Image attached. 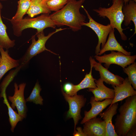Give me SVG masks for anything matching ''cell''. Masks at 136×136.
<instances>
[{
    "mask_svg": "<svg viewBox=\"0 0 136 136\" xmlns=\"http://www.w3.org/2000/svg\"><path fill=\"white\" fill-rule=\"evenodd\" d=\"M85 0H68L61 9L50 15L56 26H68L73 31H77L82 28V24L86 17L80 12Z\"/></svg>",
    "mask_w": 136,
    "mask_h": 136,
    "instance_id": "obj_1",
    "label": "cell"
},
{
    "mask_svg": "<svg viewBox=\"0 0 136 136\" xmlns=\"http://www.w3.org/2000/svg\"><path fill=\"white\" fill-rule=\"evenodd\" d=\"M125 99L115 120L114 128L118 136H126L130 130L136 128V95Z\"/></svg>",
    "mask_w": 136,
    "mask_h": 136,
    "instance_id": "obj_2",
    "label": "cell"
},
{
    "mask_svg": "<svg viewBox=\"0 0 136 136\" xmlns=\"http://www.w3.org/2000/svg\"><path fill=\"white\" fill-rule=\"evenodd\" d=\"M12 25L14 35L17 37L21 36L22 31L26 28L36 29L37 32L43 31L47 27L55 28L56 26L51 18L49 14H42L36 17H26L18 21L8 19Z\"/></svg>",
    "mask_w": 136,
    "mask_h": 136,
    "instance_id": "obj_3",
    "label": "cell"
},
{
    "mask_svg": "<svg viewBox=\"0 0 136 136\" xmlns=\"http://www.w3.org/2000/svg\"><path fill=\"white\" fill-rule=\"evenodd\" d=\"M112 6L108 8L100 7L93 10L97 13V15L103 18L106 17L110 21V24L113 28H116L120 33L121 39L127 40L126 36L124 33L121 26L124 16L122 12L124 4L123 0H112Z\"/></svg>",
    "mask_w": 136,
    "mask_h": 136,
    "instance_id": "obj_4",
    "label": "cell"
},
{
    "mask_svg": "<svg viewBox=\"0 0 136 136\" xmlns=\"http://www.w3.org/2000/svg\"><path fill=\"white\" fill-rule=\"evenodd\" d=\"M66 28H60L50 33L47 36L45 35L43 31L37 32L35 35L31 37V43L23 56L19 59L20 65L22 67L27 64L33 57L44 51H47L54 54L55 53L47 49L45 44L48 40L54 33Z\"/></svg>",
    "mask_w": 136,
    "mask_h": 136,
    "instance_id": "obj_5",
    "label": "cell"
},
{
    "mask_svg": "<svg viewBox=\"0 0 136 136\" xmlns=\"http://www.w3.org/2000/svg\"><path fill=\"white\" fill-rule=\"evenodd\" d=\"M94 57L99 63H105L104 66L107 69L112 64L118 65L123 69L135 62L136 55L127 56L120 52L111 51L110 53L102 56L96 55Z\"/></svg>",
    "mask_w": 136,
    "mask_h": 136,
    "instance_id": "obj_6",
    "label": "cell"
},
{
    "mask_svg": "<svg viewBox=\"0 0 136 136\" xmlns=\"http://www.w3.org/2000/svg\"><path fill=\"white\" fill-rule=\"evenodd\" d=\"M82 7L83 8L89 20V22H83L82 26H85L91 28L95 33L98 38V43L95 51V54L97 55L100 50L101 44L102 48L106 43L107 37L113 28L110 24L104 25L96 22L91 17L83 5Z\"/></svg>",
    "mask_w": 136,
    "mask_h": 136,
    "instance_id": "obj_7",
    "label": "cell"
},
{
    "mask_svg": "<svg viewBox=\"0 0 136 136\" xmlns=\"http://www.w3.org/2000/svg\"><path fill=\"white\" fill-rule=\"evenodd\" d=\"M61 91L65 99L69 105V109L67 113L66 117L68 118L73 119L75 131L79 121L82 118L81 109L85 106L86 99L82 95L76 94L73 96H68L65 93L62 88Z\"/></svg>",
    "mask_w": 136,
    "mask_h": 136,
    "instance_id": "obj_8",
    "label": "cell"
},
{
    "mask_svg": "<svg viewBox=\"0 0 136 136\" xmlns=\"http://www.w3.org/2000/svg\"><path fill=\"white\" fill-rule=\"evenodd\" d=\"M26 85L25 83H21L18 85L16 83H15L14 94L12 96L8 97L9 100L12 103L11 107L13 109L16 107L19 115L24 118H26L27 112L26 101L24 96Z\"/></svg>",
    "mask_w": 136,
    "mask_h": 136,
    "instance_id": "obj_9",
    "label": "cell"
},
{
    "mask_svg": "<svg viewBox=\"0 0 136 136\" xmlns=\"http://www.w3.org/2000/svg\"><path fill=\"white\" fill-rule=\"evenodd\" d=\"M89 59L92 64L93 67L95 70L99 72L100 78L104 82L111 85L112 86L118 85L122 83L124 79L112 73L107 69L103 66L101 64L96 62L92 57L90 56Z\"/></svg>",
    "mask_w": 136,
    "mask_h": 136,
    "instance_id": "obj_10",
    "label": "cell"
},
{
    "mask_svg": "<svg viewBox=\"0 0 136 136\" xmlns=\"http://www.w3.org/2000/svg\"><path fill=\"white\" fill-rule=\"evenodd\" d=\"M84 124L83 130L86 136H106L105 122L99 118H92Z\"/></svg>",
    "mask_w": 136,
    "mask_h": 136,
    "instance_id": "obj_11",
    "label": "cell"
},
{
    "mask_svg": "<svg viewBox=\"0 0 136 136\" xmlns=\"http://www.w3.org/2000/svg\"><path fill=\"white\" fill-rule=\"evenodd\" d=\"M112 87L114 89L115 96L110 105L129 96L136 95V91L128 81V77L124 79L120 85Z\"/></svg>",
    "mask_w": 136,
    "mask_h": 136,
    "instance_id": "obj_12",
    "label": "cell"
},
{
    "mask_svg": "<svg viewBox=\"0 0 136 136\" xmlns=\"http://www.w3.org/2000/svg\"><path fill=\"white\" fill-rule=\"evenodd\" d=\"M113 99L108 98L102 101H97L94 99V96L91 97L89 103L91 106V108L88 111H84V116L81 123L83 124L91 119L96 117L107 106L111 104Z\"/></svg>",
    "mask_w": 136,
    "mask_h": 136,
    "instance_id": "obj_13",
    "label": "cell"
},
{
    "mask_svg": "<svg viewBox=\"0 0 136 136\" xmlns=\"http://www.w3.org/2000/svg\"><path fill=\"white\" fill-rule=\"evenodd\" d=\"M118 105L117 102L114 103L110 105L104 112H101L98 114L105 122L106 136H118L115 131L112 122L113 116L117 113Z\"/></svg>",
    "mask_w": 136,
    "mask_h": 136,
    "instance_id": "obj_14",
    "label": "cell"
},
{
    "mask_svg": "<svg viewBox=\"0 0 136 136\" xmlns=\"http://www.w3.org/2000/svg\"><path fill=\"white\" fill-rule=\"evenodd\" d=\"M96 88H88V91L91 92L94 95V99L97 101H102L108 98H114L115 92L113 89L109 88L104 84V81L100 78L95 80Z\"/></svg>",
    "mask_w": 136,
    "mask_h": 136,
    "instance_id": "obj_15",
    "label": "cell"
},
{
    "mask_svg": "<svg viewBox=\"0 0 136 136\" xmlns=\"http://www.w3.org/2000/svg\"><path fill=\"white\" fill-rule=\"evenodd\" d=\"M9 50L5 51L1 46L0 47L1 59L0 62V80L4 75L13 68L17 67L20 65L19 60L15 59L9 54Z\"/></svg>",
    "mask_w": 136,
    "mask_h": 136,
    "instance_id": "obj_16",
    "label": "cell"
},
{
    "mask_svg": "<svg viewBox=\"0 0 136 136\" xmlns=\"http://www.w3.org/2000/svg\"><path fill=\"white\" fill-rule=\"evenodd\" d=\"M114 31V29L113 28L111 29L109 34L107 41L100 49L97 55L100 56L107 51H116L121 52L126 55H131V53L125 50L117 41L115 36Z\"/></svg>",
    "mask_w": 136,
    "mask_h": 136,
    "instance_id": "obj_17",
    "label": "cell"
},
{
    "mask_svg": "<svg viewBox=\"0 0 136 136\" xmlns=\"http://www.w3.org/2000/svg\"><path fill=\"white\" fill-rule=\"evenodd\" d=\"M122 12L124 15L123 21L125 26H128L131 21L134 23V32L132 36L136 33V3L133 0H130L123 7Z\"/></svg>",
    "mask_w": 136,
    "mask_h": 136,
    "instance_id": "obj_18",
    "label": "cell"
},
{
    "mask_svg": "<svg viewBox=\"0 0 136 136\" xmlns=\"http://www.w3.org/2000/svg\"><path fill=\"white\" fill-rule=\"evenodd\" d=\"M51 12L45 3L41 0H31L30 6L26 14L30 17L32 18L40 14H49Z\"/></svg>",
    "mask_w": 136,
    "mask_h": 136,
    "instance_id": "obj_19",
    "label": "cell"
},
{
    "mask_svg": "<svg viewBox=\"0 0 136 136\" xmlns=\"http://www.w3.org/2000/svg\"><path fill=\"white\" fill-rule=\"evenodd\" d=\"M2 97H3L4 98L3 103L7 107L9 117V121L11 127V130L12 132H13L18 123L19 121H22L24 118L14 111L11 107L7 99L6 91L3 93L0 97V98Z\"/></svg>",
    "mask_w": 136,
    "mask_h": 136,
    "instance_id": "obj_20",
    "label": "cell"
},
{
    "mask_svg": "<svg viewBox=\"0 0 136 136\" xmlns=\"http://www.w3.org/2000/svg\"><path fill=\"white\" fill-rule=\"evenodd\" d=\"M2 9L0 8V45L3 48L8 49L14 46L15 40H11L7 34V27L3 23L1 17Z\"/></svg>",
    "mask_w": 136,
    "mask_h": 136,
    "instance_id": "obj_21",
    "label": "cell"
},
{
    "mask_svg": "<svg viewBox=\"0 0 136 136\" xmlns=\"http://www.w3.org/2000/svg\"><path fill=\"white\" fill-rule=\"evenodd\" d=\"M90 64V71L88 74H86L85 77L82 81L78 84L75 85L77 91L85 88L95 89L96 87L95 80L92 75V69L93 68L92 63Z\"/></svg>",
    "mask_w": 136,
    "mask_h": 136,
    "instance_id": "obj_22",
    "label": "cell"
},
{
    "mask_svg": "<svg viewBox=\"0 0 136 136\" xmlns=\"http://www.w3.org/2000/svg\"><path fill=\"white\" fill-rule=\"evenodd\" d=\"M17 9L16 14L11 20L14 21L21 20L29 9L30 4V1L18 2Z\"/></svg>",
    "mask_w": 136,
    "mask_h": 136,
    "instance_id": "obj_23",
    "label": "cell"
},
{
    "mask_svg": "<svg viewBox=\"0 0 136 136\" xmlns=\"http://www.w3.org/2000/svg\"><path fill=\"white\" fill-rule=\"evenodd\" d=\"M41 90L39 82L37 81L30 95L26 99V101L32 102L36 105H42L43 100L40 95Z\"/></svg>",
    "mask_w": 136,
    "mask_h": 136,
    "instance_id": "obj_24",
    "label": "cell"
},
{
    "mask_svg": "<svg viewBox=\"0 0 136 136\" xmlns=\"http://www.w3.org/2000/svg\"><path fill=\"white\" fill-rule=\"evenodd\" d=\"M124 73L128 76V80L133 88L136 89V62H134L124 68Z\"/></svg>",
    "mask_w": 136,
    "mask_h": 136,
    "instance_id": "obj_25",
    "label": "cell"
},
{
    "mask_svg": "<svg viewBox=\"0 0 136 136\" xmlns=\"http://www.w3.org/2000/svg\"><path fill=\"white\" fill-rule=\"evenodd\" d=\"M22 67L20 65L15 69L11 71L9 74L4 79L0 85V95L4 91L10 83L13 80L14 77L20 69Z\"/></svg>",
    "mask_w": 136,
    "mask_h": 136,
    "instance_id": "obj_26",
    "label": "cell"
},
{
    "mask_svg": "<svg viewBox=\"0 0 136 136\" xmlns=\"http://www.w3.org/2000/svg\"><path fill=\"white\" fill-rule=\"evenodd\" d=\"M68 0H50L45 3L50 11L57 12L67 4Z\"/></svg>",
    "mask_w": 136,
    "mask_h": 136,
    "instance_id": "obj_27",
    "label": "cell"
},
{
    "mask_svg": "<svg viewBox=\"0 0 136 136\" xmlns=\"http://www.w3.org/2000/svg\"><path fill=\"white\" fill-rule=\"evenodd\" d=\"M63 90L67 95L73 96L77 94V91L75 85L70 83H67L63 85Z\"/></svg>",
    "mask_w": 136,
    "mask_h": 136,
    "instance_id": "obj_28",
    "label": "cell"
},
{
    "mask_svg": "<svg viewBox=\"0 0 136 136\" xmlns=\"http://www.w3.org/2000/svg\"><path fill=\"white\" fill-rule=\"evenodd\" d=\"M77 131L76 130L74 131L73 136H86L83 132L82 128L78 127L76 128Z\"/></svg>",
    "mask_w": 136,
    "mask_h": 136,
    "instance_id": "obj_29",
    "label": "cell"
},
{
    "mask_svg": "<svg viewBox=\"0 0 136 136\" xmlns=\"http://www.w3.org/2000/svg\"><path fill=\"white\" fill-rule=\"evenodd\" d=\"M136 136V128L130 130L127 132L126 136Z\"/></svg>",
    "mask_w": 136,
    "mask_h": 136,
    "instance_id": "obj_30",
    "label": "cell"
},
{
    "mask_svg": "<svg viewBox=\"0 0 136 136\" xmlns=\"http://www.w3.org/2000/svg\"><path fill=\"white\" fill-rule=\"evenodd\" d=\"M124 1V4H126L130 0H123Z\"/></svg>",
    "mask_w": 136,
    "mask_h": 136,
    "instance_id": "obj_31",
    "label": "cell"
},
{
    "mask_svg": "<svg viewBox=\"0 0 136 136\" xmlns=\"http://www.w3.org/2000/svg\"><path fill=\"white\" fill-rule=\"evenodd\" d=\"M0 8L2 9L3 8V6L1 2H0Z\"/></svg>",
    "mask_w": 136,
    "mask_h": 136,
    "instance_id": "obj_32",
    "label": "cell"
},
{
    "mask_svg": "<svg viewBox=\"0 0 136 136\" xmlns=\"http://www.w3.org/2000/svg\"><path fill=\"white\" fill-rule=\"evenodd\" d=\"M44 3H45L47 1H48L50 0H41Z\"/></svg>",
    "mask_w": 136,
    "mask_h": 136,
    "instance_id": "obj_33",
    "label": "cell"
},
{
    "mask_svg": "<svg viewBox=\"0 0 136 136\" xmlns=\"http://www.w3.org/2000/svg\"><path fill=\"white\" fill-rule=\"evenodd\" d=\"M31 0H19L20 1H31Z\"/></svg>",
    "mask_w": 136,
    "mask_h": 136,
    "instance_id": "obj_34",
    "label": "cell"
},
{
    "mask_svg": "<svg viewBox=\"0 0 136 136\" xmlns=\"http://www.w3.org/2000/svg\"><path fill=\"white\" fill-rule=\"evenodd\" d=\"M1 46L0 45V47H1ZM1 56L0 55V61H1Z\"/></svg>",
    "mask_w": 136,
    "mask_h": 136,
    "instance_id": "obj_35",
    "label": "cell"
},
{
    "mask_svg": "<svg viewBox=\"0 0 136 136\" xmlns=\"http://www.w3.org/2000/svg\"><path fill=\"white\" fill-rule=\"evenodd\" d=\"M7 0H0V1H6Z\"/></svg>",
    "mask_w": 136,
    "mask_h": 136,
    "instance_id": "obj_36",
    "label": "cell"
},
{
    "mask_svg": "<svg viewBox=\"0 0 136 136\" xmlns=\"http://www.w3.org/2000/svg\"><path fill=\"white\" fill-rule=\"evenodd\" d=\"M133 1L134 2H136V0H133Z\"/></svg>",
    "mask_w": 136,
    "mask_h": 136,
    "instance_id": "obj_37",
    "label": "cell"
}]
</instances>
